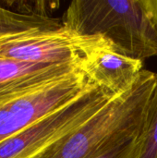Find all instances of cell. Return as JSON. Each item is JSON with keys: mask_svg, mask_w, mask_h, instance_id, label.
I'll use <instances>...</instances> for the list:
<instances>
[{"mask_svg": "<svg viewBox=\"0 0 157 158\" xmlns=\"http://www.w3.org/2000/svg\"><path fill=\"white\" fill-rule=\"evenodd\" d=\"M155 85L156 74L143 69L130 90L36 158H94L140 136Z\"/></svg>", "mask_w": 157, "mask_h": 158, "instance_id": "1", "label": "cell"}, {"mask_svg": "<svg viewBox=\"0 0 157 158\" xmlns=\"http://www.w3.org/2000/svg\"><path fill=\"white\" fill-rule=\"evenodd\" d=\"M62 23L80 34L104 36L125 56H157V30L140 0H75Z\"/></svg>", "mask_w": 157, "mask_h": 158, "instance_id": "2", "label": "cell"}, {"mask_svg": "<svg viewBox=\"0 0 157 158\" xmlns=\"http://www.w3.org/2000/svg\"><path fill=\"white\" fill-rule=\"evenodd\" d=\"M118 52L102 35H83L64 25L59 29H33L0 36V56L32 64L81 66L93 56Z\"/></svg>", "mask_w": 157, "mask_h": 158, "instance_id": "3", "label": "cell"}, {"mask_svg": "<svg viewBox=\"0 0 157 158\" xmlns=\"http://www.w3.org/2000/svg\"><path fill=\"white\" fill-rule=\"evenodd\" d=\"M115 96L92 86L63 107L0 143V158H36L84 124Z\"/></svg>", "mask_w": 157, "mask_h": 158, "instance_id": "4", "label": "cell"}, {"mask_svg": "<svg viewBox=\"0 0 157 158\" xmlns=\"http://www.w3.org/2000/svg\"><path fill=\"white\" fill-rule=\"evenodd\" d=\"M92 84L81 69L0 101V143L63 107Z\"/></svg>", "mask_w": 157, "mask_h": 158, "instance_id": "5", "label": "cell"}, {"mask_svg": "<svg viewBox=\"0 0 157 158\" xmlns=\"http://www.w3.org/2000/svg\"><path fill=\"white\" fill-rule=\"evenodd\" d=\"M81 69L92 84L114 95L130 90L144 69L143 60L116 51L100 53L88 59Z\"/></svg>", "mask_w": 157, "mask_h": 158, "instance_id": "6", "label": "cell"}, {"mask_svg": "<svg viewBox=\"0 0 157 158\" xmlns=\"http://www.w3.org/2000/svg\"><path fill=\"white\" fill-rule=\"evenodd\" d=\"M80 69L72 64H32L0 56V101Z\"/></svg>", "mask_w": 157, "mask_h": 158, "instance_id": "7", "label": "cell"}, {"mask_svg": "<svg viewBox=\"0 0 157 158\" xmlns=\"http://www.w3.org/2000/svg\"><path fill=\"white\" fill-rule=\"evenodd\" d=\"M63 26L62 19L32 7H7L0 5V36L33 29L55 30Z\"/></svg>", "mask_w": 157, "mask_h": 158, "instance_id": "8", "label": "cell"}, {"mask_svg": "<svg viewBox=\"0 0 157 158\" xmlns=\"http://www.w3.org/2000/svg\"><path fill=\"white\" fill-rule=\"evenodd\" d=\"M133 158H157V74L156 85L152 94L143 131Z\"/></svg>", "mask_w": 157, "mask_h": 158, "instance_id": "9", "label": "cell"}, {"mask_svg": "<svg viewBox=\"0 0 157 158\" xmlns=\"http://www.w3.org/2000/svg\"><path fill=\"white\" fill-rule=\"evenodd\" d=\"M138 138L139 136L122 143L94 158H133L138 146Z\"/></svg>", "mask_w": 157, "mask_h": 158, "instance_id": "10", "label": "cell"}, {"mask_svg": "<svg viewBox=\"0 0 157 158\" xmlns=\"http://www.w3.org/2000/svg\"><path fill=\"white\" fill-rule=\"evenodd\" d=\"M157 30V0H140Z\"/></svg>", "mask_w": 157, "mask_h": 158, "instance_id": "11", "label": "cell"}]
</instances>
